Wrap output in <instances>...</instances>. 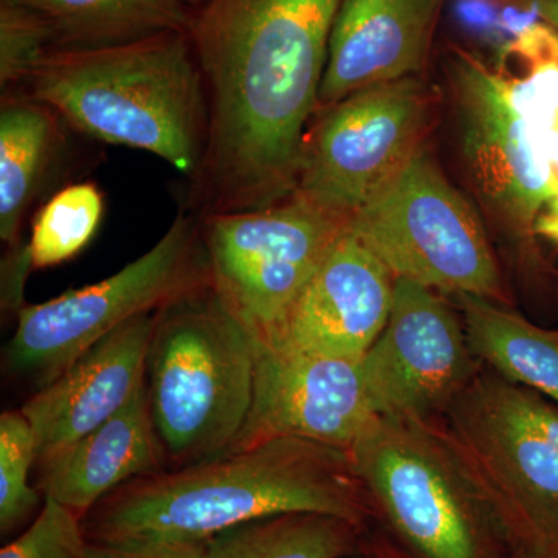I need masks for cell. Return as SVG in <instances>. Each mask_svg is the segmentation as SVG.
Returning a JSON list of instances; mask_svg holds the SVG:
<instances>
[{
	"label": "cell",
	"instance_id": "2",
	"mask_svg": "<svg viewBox=\"0 0 558 558\" xmlns=\"http://www.w3.org/2000/svg\"><path fill=\"white\" fill-rule=\"evenodd\" d=\"M371 502L347 450L299 438L264 440L123 484L83 519L98 545L205 543L248 521L325 513L360 524Z\"/></svg>",
	"mask_w": 558,
	"mask_h": 558
},
{
	"label": "cell",
	"instance_id": "26",
	"mask_svg": "<svg viewBox=\"0 0 558 558\" xmlns=\"http://www.w3.org/2000/svg\"><path fill=\"white\" fill-rule=\"evenodd\" d=\"M0 558H90L83 517L54 499L44 498L31 526L3 546Z\"/></svg>",
	"mask_w": 558,
	"mask_h": 558
},
{
	"label": "cell",
	"instance_id": "27",
	"mask_svg": "<svg viewBox=\"0 0 558 558\" xmlns=\"http://www.w3.org/2000/svg\"><path fill=\"white\" fill-rule=\"evenodd\" d=\"M205 543L167 542L116 546L89 542L90 558H204Z\"/></svg>",
	"mask_w": 558,
	"mask_h": 558
},
{
	"label": "cell",
	"instance_id": "13",
	"mask_svg": "<svg viewBox=\"0 0 558 558\" xmlns=\"http://www.w3.org/2000/svg\"><path fill=\"white\" fill-rule=\"evenodd\" d=\"M395 281L347 226L281 328L255 341L326 357L362 359L387 325Z\"/></svg>",
	"mask_w": 558,
	"mask_h": 558
},
{
	"label": "cell",
	"instance_id": "24",
	"mask_svg": "<svg viewBox=\"0 0 558 558\" xmlns=\"http://www.w3.org/2000/svg\"><path fill=\"white\" fill-rule=\"evenodd\" d=\"M38 459L35 429L22 411L0 416V531L10 534L22 526L40 505V495L28 483Z\"/></svg>",
	"mask_w": 558,
	"mask_h": 558
},
{
	"label": "cell",
	"instance_id": "21",
	"mask_svg": "<svg viewBox=\"0 0 558 558\" xmlns=\"http://www.w3.org/2000/svg\"><path fill=\"white\" fill-rule=\"evenodd\" d=\"M357 524L325 513H282L248 521L205 542L204 558H344Z\"/></svg>",
	"mask_w": 558,
	"mask_h": 558
},
{
	"label": "cell",
	"instance_id": "23",
	"mask_svg": "<svg viewBox=\"0 0 558 558\" xmlns=\"http://www.w3.org/2000/svg\"><path fill=\"white\" fill-rule=\"evenodd\" d=\"M105 197L94 183H73L39 209L27 248L33 269L60 266L75 258L100 227Z\"/></svg>",
	"mask_w": 558,
	"mask_h": 558
},
{
	"label": "cell",
	"instance_id": "29",
	"mask_svg": "<svg viewBox=\"0 0 558 558\" xmlns=\"http://www.w3.org/2000/svg\"><path fill=\"white\" fill-rule=\"evenodd\" d=\"M532 11L558 33V0H526Z\"/></svg>",
	"mask_w": 558,
	"mask_h": 558
},
{
	"label": "cell",
	"instance_id": "7",
	"mask_svg": "<svg viewBox=\"0 0 558 558\" xmlns=\"http://www.w3.org/2000/svg\"><path fill=\"white\" fill-rule=\"evenodd\" d=\"M209 284L201 220L193 209L180 208L163 238L112 277L22 307L7 344V366L10 373L46 387L124 323L159 312Z\"/></svg>",
	"mask_w": 558,
	"mask_h": 558
},
{
	"label": "cell",
	"instance_id": "14",
	"mask_svg": "<svg viewBox=\"0 0 558 558\" xmlns=\"http://www.w3.org/2000/svg\"><path fill=\"white\" fill-rule=\"evenodd\" d=\"M157 312L143 314L87 349L21 411L38 440L44 462L89 435L123 410L146 381Z\"/></svg>",
	"mask_w": 558,
	"mask_h": 558
},
{
	"label": "cell",
	"instance_id": "18",
	"mask_svg": "<svg viewBox=\"0 0 558 558\" xmlns=\"http://www.w3.org/2000/svg\"><path fill=\"white\" fill-rule=\"evenodd\" d=\"M60 117L21 92L0 105V240L24 247L22 226L38 199L61 146Z\"/></svg>",
	"mask_w": 558,
	"mask_h": 558
},
{
	"label": "cell",
	"instance_id": "19",
	"mask_svg": "<svg viewBox=\"0 0 558 558\" xmlns=\"http://www.w3.org/2000/svg\"><path fill=\"white\" fill-rule=\"evenodd\" d=\"M44 21L51 50L121 46L168 32H190L194 14L175 0H14Z\"/></svg>",
	"mask_w": 558,
	"mask_h": 558
},
{
	"label": "cell",
	"instance_id": "15",
	"mask_svg": "<svg viewBox=\"0 0 558 558\" xmlns=\"http://www.w3.org/2000/svg\"><path fill=\"white\" fill-rule=\"evenodd\" d=\"M457 84L465 149L481 185L509 215L534 219L550 199L542 132L513 109L497 73L480 61L459 60Z\"/></svg>",
	"mask_w": 558,
	"mask_h": 558
},
{
	"label": "cell",
	"instance_id": "5",
	"mask_svg": "<svg viewBox=\"0 0 558 558\" xmlns=\"http://www.w3.org/2000/svg\"><path fill=\"white\" fill-rule=\"evenodd\" d=\"M371 506L416 558H502L501 524L446 427L376 416L348 450Z\"/></svg>",
	"mask_w": 558,
	"mask_h": 558
},
{
	"label": "cell",
	"instance_id": "1",
	"mask_svg": "<svg viewBox=\"0 0 558 558\" xmlns=\"http://www.w3.org/2000/svg\"><path fill=\"white\" fill-rule=\"evenodd\" d=\"M341 0H208L191 39L207 87L194 213L252 211L295 191Z\"/></svg>",
	"mask_w": 558,
	"mask_h": 558
},
{
	"label": "cell",
	"instance_id": "20",
	"mask_svg": "<svg viewBox=\"0 0 558 558\" xmlns=\"http://www.w3.org/2000/svg\"><path fill=\"white\" fill-rule=\"evenodd\" d=\"M473 355L558 407V336L483 296L457 295Z\"/></svg>",
	"mask_w": 558,
	"mask_h": 558
},
{
	"label": "cell",
	"instance_id": "11",
	"mask_svg": "<svg viewBox=\"0 0 558 558\" xmlns=\"http://www.w3.org/2000/svg\"><path fill=\"white\" fill-rule=\"evenodd\" d=\"M377 416L433 421L475 376L468 333L438 292L396 278L387 325L362 357Z\"/></svg>",
	"mask_w": 558,
	"mask_h": 558
},
{
	"label": "cell",
	"instance_id": "12",
	"mask_svg": "<svg viewBox=\"0 0 558 558\" xmlns=\"http://www.w3.org/2000/svg\"><path fill=\"white\" fill-rule=\"evenodd\" d=\"M247 421L229 451L275 438L314 440L349 450L376 418L362 359L326 357L255 341Z\"/></svg>",
	"mask_w": 558,
	"mask_h": 558
},
{
	"label": "cell",
	"instance_id": "4",
	"mask_svg": "<svg viewBox=\"0 0 558 558\" xmlns=\"http://www.w3.org/2000/svg\"><path fill=\"white\" fill-rule=\"evenodd\" d=\"M255 368L252 333L211 284L157 312L146 389L165 457L186 468L226 453L247 421Z\"/></svg>",
	"mask_w": 558,
	"mask_h": 558
},
{
	"label": "cell",
	"instance_id": "10",
	"mask_svg": "<svg viewBox=\"0 0 558 558\" xmlns=\"http://www.w3.org/2000/svg\"><path fill=\"white\" fill-rule=\"evenodd\" d=\"M427 110L413 76L330 106L304 145L293 194L348 220L416 153Z\"/></svg>",
	"mask_w": 558,
	"mask_h": 558
},
{
	"label": "cell",
	"instance_id": "9",
	"mask_svg": "<svg viewBox=\"0 0 558 558\" xmlns=\"http://www.w3.org/2000/svg\"><path fill=\"white\" fill-rule=\"evenodd\" d=\"M347 226L296 194L267 208L202 216L211 288L253 340L269 339Z\"/></svg>",
	"mask_w": 558,
	"mask_h": 558
},
{
	"label": "cell",
	"instance_id": "25",
	"mask_svg": "<svg viewBox=\"0 0 558 558\" xmlns=\"http://www.w3.org/2000/svg\"><path fill=\"white\" fill-rule=\"evenodd\" d=\"M51 50L50 33L38 14L14 0H0V89H20Z\"/></svg>",
	"mask_w": 558,
	"mask_h": 558
},
{
	"label": "cell",
	"instance_id": "30",
	"mask_svg": "<svg viewBox=\"0 0 558 558\" xmlns=\"http://www.w3.org/2000/svg\"><path fill=\"white\" fill-rule=\"evenodd\" d=\"M537 231L558 245V215L549 213V215L542 216L537 222Z\"/></svg>",
	"mask_w": 558,
	"mask_h": 558
},
{
	"label": "cell",
	"instance_id": "8",
	"mask_svg": "<svg viewBox=\"0 0 558 558\" xmlns=\"http://www.w3.org/2000/svg\"><path fill=\"white\" fill-rule=\"evenodd\" d=\"M348 229L395 278L454 295H501L478 218L425 150L348 219Z\"/></svg>",
	"mask_w": 558,
	"mask_h": 558
},
{
	"label": "cell",
	"instance_id": "3",
	"mask_svg": "<svg viewBox=\"0 0 558 558\" xmlns=\"http://www.w3.org/2000/svg\"><path fill=\"white\" fill-rule=\"evenodd\" d=\"M98 142L146 150L196 178L208 142L207 87L190 32L50 50L20 89Z\"/></svg>",
	"mask_w": 558,
	"mask_h": 558
},
{
	"label": "cell",
	"instance_id": "28",
	"mask_svg": "<svg viewBox=\"0 0 558 558\" xmlns=\"http://www.w3.org/2000/svg\"><path fill=\"white\" fill-rule=\"evenodd\" d=\"M543 150L548 161L550 213L558 215V124L548 131L542 132Z\"/></svg>",
	"mask_w": 558,
	"mask_h": 558
},
{
	"label": "cell",
	"instance_id": "32",
	"mask_svg": "<svg viewBox=\"0 0 558 558\" xmlns=\"http://www.w3.org/2000/svg\"><path fill=\"white\" fill-rule=\"evenodd\" d=\"M175 2H179L180 5L190 9V7H204L205 3L208 2V0H175Z\"/></svg>",
	"mask_w": 558,
	"mask_h": 558
},
{
	"label": "cell",
	"instance_id": "6",
	"mask_svg": "<svg viewBox=\"0 0 558 558\" xmlns=\"http://www.w3.org/2000/svg\"><path fill=\"white\" fill-rule=\"evenodd\" d=\"M446 429L513 548L558 558V407L492 371L475 373Z\"/></svg>",
	"mask_w": 558,
	"mask_h": 558
},
{
	"label": "cell",
	"instance_id": "22",
	"mask_svg": "<svg viewBox=\"0 0 558 558\" xmlns=\"http://www.w3.org/2000/svg\"><path fill=\"white\" fill-rule=\"evenodd\" d=\"M510 105L534 128L558 124V33L531 24L502 51L497 72Z\"/></svg>",
	"mask_w": 558,
	"mask_h": 558
},
{
	"label": "cell",
	"instance_id": "16",
	"mask_svg": "<svg viewBox=\"0 0 558 558\" xmlns=\"http://www.w3.org/2000/svg\"><path fill=\"white\" fill-rule=\"evenodd\" d=\"M440 0H341L318 106L411 78L424 64Z\"/></svg>",
	"mask_w": 558,
	"mask_h": 558
},
{
	"label": "cell",
	"instance_id": "31",
	"mask_svg": "<svg viewBox=\"0 0 558 558\" xmlns=\"http://www.w3.org/2000/svg\"><path fill=\"white\" fill-rule=\"evenodd\" d=\"M510 558H546L543 556H539V554L534 553V550L531 549H523V548H513L512 557Z\"/></svg>",
	"mask_w": 558,
	"mask_h": 558
},
{
	"label": "cell",
	"instance_id": "17",
	"mask_svg": "<svg viewBox=\"0 0 558 558\" xmlns=\"http://www.w3.org/2000/svg\"><path fill=\"white\" fill-rule=\"evenodd\" d=\"M163 457L145 381L116 416L40 462L38 488L84 519L123 484L160 472Z\"/></svg>",
	"mask_w": 558,
	"mask_h": 558
}]
</instances>
